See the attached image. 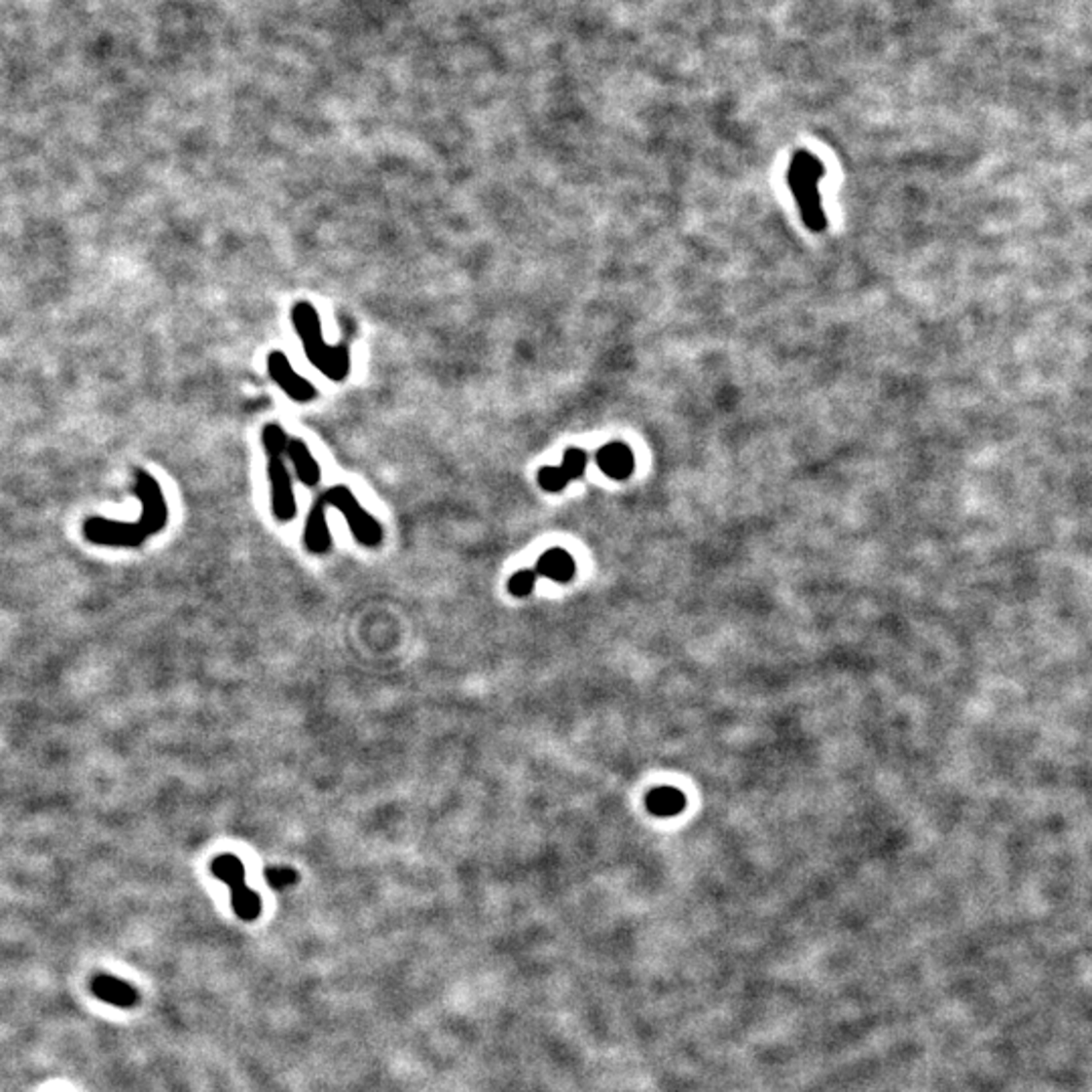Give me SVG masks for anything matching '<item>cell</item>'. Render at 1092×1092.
<instances>
[{
	"instance_id": "obj_1",
	"label": "cell",
	"mask_w": 1092,
	"mask_h": 1092,
	"mask_svg": "<svg viewBox=\"0 0 1092 1092\" xmlns=\"http://www.w3.org/2000/svg\"><path fill=\"white\" fill-rule=\"evenodd\" d=\"M134 493L142 502V514L136 523H120V520L91 516L84 523V538L99 546L138 549L146 538L163 532L168 523V506L159 480L142 467H136Z\"/></svg>"
},
{
	"instance_id": "obj_2",
	"label": "cell",
	"mask_w": 1092,
	"mask_h": 1092,
	"mask_svg": "<svg viewBox=\"0 0 1092 1092\" xmlns=\"http://www.w3.org/2000/svg\"><path fill=\"white\" fill-rule=\"evenodd\" d=\"M292 322L304 345L308 360L330 381H345L350 373V352L345 345L330 346L324 341L322 324L316 308L309 302H298L292 309Z\"/></svg>"
},
{
	"instance_id": "obj_3",
	"label": "cell",
	"mask_w": 1092,
	"mask_h": 1092,
	"mask_svg": "<svg viewBox=\"0 0 1092 1092\" xmlns=\"http://www.w3.org/2000/svg\"><path fill=\"white\" fill-rule=\"evenodd\" d=\"M288 439H290L288 433L275 423L266 425L262 431V444L268 455V478L272 486V510L279 523H290L298 512L292 478L288 472V465L283 461Z\"/></svg>"
},
{
	"instance_id": "obj_4",
	"label": "cell",
	"mask_w": 1092,
	"mask_h": 1092,
	"mask_svg": "<svg viewBox=\"0 0 1092 1092\" xmlns=\"http://www.w3.org/2000/svg\"><path fill=\"white\" fill-rule=\"evenodd\" d=\"M211 872L229 887L233 910L241 921H255L262 915V898L245 884V866L237 855L221 854L213 857Z\"/></svg>"
},
{
	"instance_id": "obj_5",
	"label": "cell",
	"mask_w": 1092,
	"mask_h": 1092,
	"mask_svg": "<svg viewBox=\"0 0 1092 1092\" xmlns=\"http://www.w3.org/2000/svg\"><path fill=\"white\" fill-rule=\"evenodd\" d=\"M322 498L326 506H334L336 510H341L356 542H360L362 546H379L382 542V527L358 504L354 493L346 486L330 488L328 491L322 493Z\"/></svg>"
},
{
	"instance_id": "obj_6",
	"label": "cell",
	"mask_w": 1092,
	"mask_h": 1092,
	"mask_svg": "<svg viewBox=\"0 0 1092 1092\" xmlns=\"http://www.w3.org/2000/svg\"><path fill=\"white\" fill-rule=\"evenodd\" d=\"M268 373L281 391L298 403H308L318 395L316 386L294 371L290 358L281 350H272L268 354Z\"/></svg>"
},
{
	"instance_id": "obj_7",
	"label": "cell",
	"mask_w": 1092,
	"mask_h": 1092,
	"mask_svg": "<svg viewBox=\"0 0 1092 1092\" xmlns=\"http://www.w3.org/2000/svg\"><path fill=\"white\" fill-rule=\"evenodd\" d=\"M587 454L579 448H568L564 452L561 465H546L538 472V486L544 491H563L568 482H573L583 476L587 467Z\"/></svg>"
},
{
	"instance_id": "obj_8",
	"label": "cell",
	"mask_w": 1092,
	"mask_h": 1092,
	"mask_svg": "<svg viewBox=\"0 0 1092 1092\" xmlns=\"http://www.w3.org/2000/svg\"><path fill=\"white\" fill-rule=\"evenodd\" d=\"M326 502L324 498H316V502L311 504L308 520H306V528H304V544L306 549L311 555H326L332 549V534L328 530V523H326Z\"/></svg>"
},
{
	"instance_id": "obj_9",
	"label": "cell",
	"mask_w": 1092,
	"mask_h": 1092,
	"mask_svg": "<svg viewBox=\"0 0 1092 1092\" xmlns=\"http://www.w3.org/2000/svg\"><path fill=\"white\" fill-rule=\"evenodd\" d=\"M595 459L600 470L611 480H628L634 472V454L621 441H611V444L603 446L597 452Z\"/></svg>"
},
{
	"instance_id": "obj_10",
	"label": "cell",
	"mask_w": 1092,
	"mask_h": 1092,
	"mask_svg": "<svg viewBox=\"0 0 1092 1092\" xmlns=\"http://www.w3.org/2000/svg\"><path fill=\"white\" fill-rule=\"evenodd\" d=\"M534 573L536 577H544L557 583H568L577 573V564L575 559L564 549H551L538 559Z\"/></svg>"
},
{
	"instance_id": "obj_11",
	"label": "cell",
	"mask_w": 1092,
	"mask_h": 1092,
	"mask_svg": "<svg viewBox=\"0 0 1092 1092\" xmlns=\"http://www.w3.org/2000/svg\"><path fill=\"white\" fill-rule=\"evenodd\" d=\"M91 992L101 1001L118 1007H132L138 1001V994L132 987L114 975H95L91 981Z\"/></svg>"
},
{
	"instance_id": "obj_12",
	"label": "cell",
	"mask_w": 1092,
	"mask_h": 1092,
	"mask_svg": "<svg viewBox=\"0 0 1092 1092\" xmlns=\"http://www.w3.org/2000/svg\"><path fill=\"white\" fill-rule=\"evenodd\" d=\"M285 454L290 455L292 463H294V470L298 480L304 486L314 488L320 484L322 478V470H320V463L311 455L309 448L304 444L302 439H288V448H285Z\"/></svg>"
},
{
	"instance_id": "obj_13",
	"label": "cell",
	"mask_w": 1092,
	"mask_h": 1092,
	"mask_svg": "<svg viewBox=\"0 0 1092 1092\" xmlns=\"http://www.w3.org/2000/svg\"><path fill=\"white\" fill-rule=\"evenodd\" d=\"M645 808H647L649 814H654V816L672 818V816L680 814L686 808V797L678 789L658 787V789L647 793Z\"/></svg>"
},
{
	"instance_id": "obj_14",
	"label": "cell",
	"mask_w": 1092,
	"mask_h": 1092,
	"mask_svg": "<svg viewBox=\"0 0 1092 1092\" xmlns=\"http://www.w3.org/2000/svg\"><path fill=\"white\" fill-rule=\"evenodd\" d=\"M534 581H536L534 570H528V568L516 570V573L508 581V591L514 597H528L534 589Z\"/></svg>"
},
{
	"instance_id": "obj_15",
	"label": "cell",
	"mask_w": 1092,
	"mask_h": 1092,
	"mask_svg": "<svg viewBox=\"0 0 1092 1092\" xmlns=\"http://www.w3.org/2000/svg\"><path fill=\"white\" fill-rule=\"evenodd\" d=\"M266 880L270 882V887H273L275 891H283V889H290L298 882V872L294 868L288 866H273L266 870Z\"/></svg>"
}]
</instances>
